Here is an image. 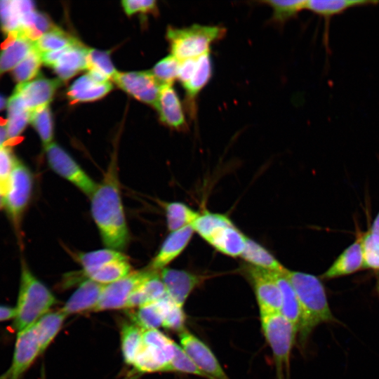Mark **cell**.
Wrapping results in <instances>:
<instances>
[{"instance_id": "52", "label": "cell", "mask_w": 379, "mask_h": 379, "mask_svg": "<svg viewBox=\"0 0 379 379\" xmlns=\"http://www.w3.org/2000/svg\"><path fill=\"white\" fill-rule=\"evenodd\" d=\"M6 104V101L4 98L1 96H0V109H1Z\"/></svg>"}, {"instance_id": "19", "label": "cell", "mask_w": 379, "mask_h": 379, "mask_svg": "<svg viewBox=\"0 0 379 379\" xmlns=\"http://www.w3.org/2000/svg\"><path fill=\"white\" fill-rule=\"evenodd\" d=\"M105 285L91 279L81 281L60 309L67 316L93 312L95 307Z\"/></svg>"}, {"instance_id": "9", "label": "cell", "mask_w": 379, "mask_h": 379, "mask_svg": "<svg viewBox=\"0 0 379 379\" xmlns=\"http://www.w3.org/2000/svg\"><path fill=\"white\" fill-rule=\"evenodd\" d=\"M44 350L39 334L32 324L17 333L10 367L0 379H20Z\"/></svg>"}, {"instance_id": "12", "label": "cell", "mask_w": 379, "mask_h": 379, "mask_svg": "<svg viewBox=\"0 0 379 379\" xmlns=\"http://www.w3.org/2000/svg\"><path fill=\"white\" fill-rule=\"evenodd\" d=\"M178 335L181 347L211 379H230L215 354L204 341L187 329Z\"/></svg>"}, {"instance_id": "6", "label": "cell", "mask_w": 379, "mask_h": 379, "mask_svg": "<svg viewBox=\"0 0 379 379\" xmlns=\"http://www.w3.org/2000/svg\"><path fill=\"white\" fill-rule=\"evenodd\" d=\"M34 178L30 169L18 161L3 192L2 207L19 235L21 221L32 196Z\"/></svg>"}, {"instance_id": "27", "label": "cell", "mask_w": 379, "mask_h": 379, "mask_svg": "<svg viewBox=\"0 0 379 379\" xmlns=\"http://www.w3.org/2000/svg\"><path fill=\"white\" fill-rule=\"evenodd\" d=\"M283 273L274 272L281 293L280 313L299 330L301 319L300 303L293 288Z\"/></svg>"}, {"instance_id": "5", "label": "cell", "mask_w": 379, "mask_h": 379, "mask_svg": "<svg viewBox=\"0 0 379 379\" xmlns=\"http://www.w3.org/2000/svg\"><path fill=\"white\" fill-rule=\"evenodd\" d=\"M224 27L194 24L183 28L169 27L166 38L171 55L182 61L209 53L212 44L225 34Z\"/></svg>"}, {"instance_id": "39", "label": "cell", "mask_w": 379, "mask_h": 379, "mask_svg": "<svg viewBox=\"0 0 379 379\" xmlns=\"http://www.w3.org/2000/svg\"><path fill=\"white\" fill-rule=\"evenodd\" d=\"M29 123L37 131L44 148L53 142V125L49 105L32 112Z\"/></svg>"}, {"instance_id": "24", "label": "cell", "mask_w": 379, "mask_h": 379, "mask_svg": "<svg viewBox=\"0 0 379 379\" xmlns=\"http://www.w3.org/2000/svg\"><path fill=\"white\" fill-rule=\"evenodd\" d=\"M165 286L160 277L159 272L152 275L140 284L129 298L125 309L140 307L159 300L166 295Z\"/></svg>"}, {"instance_id": "33", "label": "cell", "mask_w": 379, "mask_h": 379, "mask_svg": "<svg viewBox=\"0 0 379 379\" xmlns=\"http://www.w3.org/2000/svg\"><path fill=\"white\" fill-rule=\"evenodd\" d=\"M163 205L166 212L167 227L171 232L192 225L199 215L181 202L164 203Z\"/></svg>"}, {"instance_id": "29", "label": "cell", "mask_w": 379, "mask_h": 379, "mask_svg": "<svg viewBox=\"0 0 379 379\" xmlns=\"http://www.w3.org/2000/svg\"><path fill=\"white\" fill-rule=\"evenodd\" d=\"M86 69L93 79L100 82L113 80L119 72L112 62L109 51L93 48H88Z\"/></svg>"}, {"instance_id": "2", "label": "cell", "mask_w": 379, "mask_h": 379, "mask_svg": "<svg viewBox=\"0 0 379 379\" xmlns=\"http://www.w3.org/2000/svg\"><path fill=\"white\" fill-rule=\"evenodd\" d=\"M298 297L301 319L298 330L300 345L304 349L313 331L321 324H340L330 307L326 289L320 277L286 270L283 273Z\"/></svg>"}, {"instance_id": "42", "label": "cell", "mask_w": 379, "mask_h": 379, "mask_svg": "<svg viewBox=\"0 0 379 379\" xmlns=\"http://www.w3.org/2000/svg\"><path fill=\"white\" fill-rule=\"evenodd\" d=\"M8 121L6 129L8 140L18 137L29 122L31 112L13 103H7Z\"/></svg>"}, {"instance_id": "43", "label": "cell", "mask_w": 379, "mask_h": 379, "mask_svg": "<svg viewBox=\"0 0 379 379\" xmlns=\"http://www.w3.org/2000/svg\"><path fill=\"white\" fill-rule=\"evenodd\" d=\"M21 17L17 1H0V23L5 34L8 35L20 29Z\"/></svg>"}, {"instance_id": "7", "label": "cell", "mask_w": 379, "mask_h": 379, "mask_svg": "<svg viewBox=\"0 0 379 379\" xmlns=\"http://www.w3.org/2000/svg\"><path fill=\"white\" fill-rule=\"evenodd\" d=\"M175 343L158 329L144 331L140 350L133 363L136 373L167 372L175 354Z\"/></svg>"}, {"instance_id": "53", "label": "cell", "mask_w": 379, "mask_h": 379, "mask_svg": "<svg viewBox=\"0 0 379 379\" xmlns=\"http://www.w3.org/2000/svg\"><path fill=\"white\" fill-rule=\"evenodd\" d=\"M2 199H3L2 193L0 192V208L2 207Z\"/></svg>"}, {"instance_id": "17", "label": "cell", "mask_w": 379, "mask_h": 379, "mask_svg": "<svg viewBox=\"0 0 379 379\" xmlns=\"http://www.w3.org/2000/svg\"><path fill=\"white\" fill-rule=\"evenodd\" d=\"M364 267L361 234L348 246L320 276L321 279L330 280L354 274Z\"/></svg>"}, {"instance_id": "40", "label": "cell", "mask_w": 379, "mask_h": 379, "mask_svg": "<svg viewBox=\"0 0 379 379\" xmlns=\"http://www.w3.org/2000/svg\"><path fill=\"white\" fill-rule=\"evenodd\" d=\"M262 3L267 4L272 9V20L274 22L282 24L298 13L305 9L306 1H281L270 0L264 1Z\"/></svg>"}, {"instance_id": "50", "label": "cell", "mask_w": 379, "mask_h": 379, "mask_svg": "<svg viewBox=\"0 0 379 379\" xmlns=\"http://www.w3.org/2000/svg\"><path fill=\"white\" fill-rule=\"evenodd\" d=\"M373 234L379 237V211L376 215L372 225L368 229Z\"/></svg>"}, {"instance_id": "35", "label": "cell", "mask_w": 379, "mask_h": 379, "mask_svg": "<svg viewBox=\"0 0 379 379\" xmlns=\"http://www.w3.org/2000/svg\"><path fill=\"white\" fill-rule=\"evenodd\" d=\"M234 225L225 215L208 211L199 214L191 225L194 231L206 241L220 229Z\"/></svg>"}, {"instance_id": "10", "label": "cell", "mask_w": 379, "mask_h": 379, "mask_svg": "<svg viewBox=\"0 0 379 379\" xmlns=\"http://www.w3.org/2000/svg\"><path fill=\"white\" fill-rule=\"evenodd\" d=\"M244 270L253 289L260 315L280 312L281 293L274 272L252 265H248Z\"/></svg>"}, {"instance_id": "47", "label": "cell", "mask_w": 379, "mask_h": 379, "mask_svg": "<svg viewBox=\"0 0 379 379\" xmlns=\"http://www.w3.org/2000/svg\"><path fill=\"white\" fill-rule=\"evenodd\" d=\"M18 161L10 147L5 145L0 147V192L2 195L10 175Z\"/></svg>"}, {"instance_id": "21", "label": "cell", "mask_w": 379, "mask_h": 379, "mask_svg": "<svg viewBox=\"0 0 379 379\" xmlns=\"http://www.w3.org/2000/svg\"><path fill=\"white\" fill-rule=\"evenodd\" d=\"M34 48V42L20 31L8 34L0 53V75L13 69Z\"/></svg>"}, {"instance_id": "23", "label": "cell", "mask_w": 379, "mask_h": 379, "mask_svg": "<svg viewBox=\"0 0 379 379\" xmlns=\"http://www.w3.org/2000/svg\"><path fill=\"white\" fill-rule=\"evenodd\" d=\"M247 237L234 225L217 231L207 241L218 251L230 257L241 256Z\"/></svg>"}, {"instance_id": "22", "label": "cell", "mask_w": 379, "mask_h": 379, "mask_svg": "<svg viewBox=\"0 0 379 379\" xmlns=\"http://www.w3.org/2000/svg\"><path fill=\"white\" fill-rule=\"evenodd\" d=\"M112 88L110 81H98L87 73L72 84L67 89V95L72 103L92 102L105 96Z\"/></svg>"}, {"instance_id": "31", "label": "cell", "mask_w": 379, "mask_h": 379, "mask_svg": "<svg viewBox=\"0 0 379 379\" xmlns=\"http://www.w3.org/2000/svg\"><path fill=\"white\" fill-rule=\"evenodd\" d=\"M67 317L60 310L48 312L34 324L44 351L58 335Z\"/></svg>"}, {"instance_id": "28", "label": "cell", "mask_w": 379, "mask_h": 379, "mask_svg": "<svg viewBox=\"0 0 379 379\" xmlns=\"http://www.w3.org/2000/svg\"><path fill=\"white\" fill-rule=\"evenodd\" d=\"M213 66L210 53L197 58L187 81L182 84L188 98L194 100L211 80Z\"/></svg>"}, {"instance_id": "34", "label": "cell", "mask_w": 379, "mask_h": 379, "mask_svg": "<svg viewBox=\"0 0 379 379\" xmlns=\"http://www.w3.org/2000/svg\"><path fill=\"white\" fill-rule=\"evenodd\" d=\"M79 42L73 36L58 27L44 34L34 42V48L41 53L60 50Z\"/></svg>"}, {"instance_id": "14", "label": "cell", "mask_w": 379, "mask_h": 379, "mask_svg": "<svg viewBox=\"0 0 379 379\" xmlns=\"http://www.w3.org/2000/svg\"><path fill=\"white\" fill-rule=\"evenodd\" d=\"M60 81L58 79L36 78L28 82L18 84L13 95L20 100L25 109L32 113L49 105Z\"/></svg>"}, {"instance_id": "48", "label": "cell", "mask_w": 379, "mask_h": 379, "mask_svg": "<svg viewBox=\"0 0 379 379\" xmlns=\"http://www.w3.org/2000/svg\"><path fill=\"white\" fill-rule=\"evenodd\" d=\"M121 6L126 14H146L157 11V2L152 0H124Z\"/></svg>"}, {"instance_id": "51", "label": "cell", "mask_w": 379, "mask_h": 379, "mask_svg": "<svg viewBox=\"0 0 379 379\" xmlns=\"http://www.w3.org/2000/svg\"><path fill=\"white\" fill-rule=\"evenodd\" d=\"M8 140V135L6 127L0 126V147L5 145V142Z\"/></svg>"}, {"instance_id": "1", "label": "cell", "mask_w": 379, "mask_h": 379, "mask_svg": "<svg viewBox=\"0 0 379 379\" xmlns=\"http://www.w3.org/2000/svg\"><path fill=\"white\" fill-rule=\"evenodd\" d=\"M90 198L91 215L103 244L108 248L123 250L128 242L129 233L114 165L108 168Z\"/></svg>"}, {"instance_id": "45", "label": "cell", "mask_w": 379, "mask_h": 379, "mask_svg": "<svg viewBox=\"0 0 379 379\" xmlns=\"http://www.w3.org/2000/svg\"><path fill=\"white\" fill-rule=\"evenodd\" d=\"M168 371L192 374L205 379H211L196 365L181 346L176 343L175 345V354L169 364Z\"/></svg>"}, {"instance_id": "16", "label": "cell", "mask_w": 379, "mask_h": 379, "mask_svg": "<svg viewBox=\"0 0 379 379\" xmlns=\"http://www.w3.org/2000/svg\"><path fill=\"white\" fill-rule=\"evenodd\" d=\"M194 230L191 225L171 232L162 243L159 251L147 267L159 272L185 250L192 239Z\"/></svg>"}, {"instance_id": "20", "label": "cell", "mask_w": 379, "mask_h": 379, "mask_svg": "<svg viewBox=\"0 0 379 379\" xmlns=\"http://www.w3.org/2000/svg\"><path fill=\"white\" fill-rule=\"evenodd\" d=\"M88 48L80 41L64 48L51 67L60 81H67L79 72L86 69Z\"/></svg>"}, {"instance_id": "13", "label": "cell", "mask_w": 379, "mask_h": 379, "mask_svg": "<svg viewBox=\"0 0 379 379\" xmlns=\"http://www.w3.org/2000/svg\"><path fill=\"white\" fill-rule=\"evenodd\" d=\"M113 81L139 101L156 107L162 86L152 72H118Z\"/></svg>"}, {"instance_id": "49", "label": "cell", "mask_w": 379, "mask_h": 379, "mask_svg": "<svg viewBox=\"0 0 379 379\" xmlns=\"http://www.w3.org/2000/svg\"><path fill=\"white\" fill-rule=\"evenodd\" d=\"M15 316V307L0 305V322L13 319Z\"/></svg>"}, {"instance_id": "41", "label": "cell", "mask_w": 379, "mask_h": 379, "mask_svg": "<svg viewBox=\"0 0 379 379\" xmlns=\"http://www.w3.org/2000/svg\"><path fill=\"white\" fill-rule=\"evenodd\" d=\"M41 54L35 48L13 69V76L18 84L32 80L42 64Z\"/></svg>"}, {"instance_id": "36", "label": "cell", "mask_w": 379, "mask_h": 379, "mask_svg": "<svg viewBox=\"0 0 379 379\" xmlns=\"http://www.w3.org/2000/svg\"><path fill=\"white\" fill-rule=\"evenodd\" d=\"M158 301L163 314L162 326L178 333L185 331L186 316L183 307L175 303L167 293Z\"/></svg>"}, {"instance_id": "15", "label": "cell", "mask_w": 379, "mask_h": 379, "mask_svg": "<svg viewBox=\"0 0 379 379\" xmlns=\"http://www.w3.org/2000/svg\"><path fill=\"white\" fill-rule=\"evenodd\" d=\"M159 274L167 294L182 307L192 291L206 279L203 275L171 268H164Z\"/></svg>"}, {"instance_id": "38", "label": "cell", "mask_w": 379, "mask_h": 379, "mask_svg": "<svg viewBox=\"0 0 379 379\" xmlns=\"http://www.w3.org/2000/svg\"><path fill=\"white\" fill-rule=\"evenodd\" d=\"M131 272L128 259L121 260L102 266L90 274L88 279L102 285H107L126 277Z\"/></svg>"}, {"instance_id": "4", "label": "cell", "mask_w": 379, "mask_h": 379, "mask_svg": "<svg viewBox=\"0 0 379 379\" xmlns=\"http://www.w3.org/2000/svg\"><path fill=\"white\" fill-rule=\"evenodd\" d=\"M260 324L272 352L277 379H289L291 355L298 328L280 312L260 315Z\"/></svg>"}, {"instance_id": "25", "label": "cell", "mask_w": 379, "mask_h": 379, "mask_svg": "<svg viewBox=\"0 0 379 379\" xmlns=\"http://www.w3.org/2000/svg\"><path fill=\"white\" fill-rule=\"evenodd\" d=\"M76 258L82 267L81 271L79 272L82 279L86 278V279L90 274L102 266L114 261L127 259L126 255L119 251L108 248L79 253Z\"/></svg>"}, {"instance_id": "26", "label": "cell", "mask_w": 379, "mask_h": 379, "mask_svg": "<svg viewBox=\"0 0 379 379\" xmlns=\"http://www.w3.org/2000/svg\"><path fill=\"white\" fill-rule=\"evenodd\" d=\"M241 257L250 265L265 270L283 273L286 270L269 251L248 237Z\"/></svg>"}, {"instance_id": "11", "label": "cell", "mask_w": 379, "mask_h": 379, "mask_svg": "<svg viewBox=\"0 0 379 379\" xmlns=\"http://www.w3.org/2000/svg\"><path fill=\"white\" fill-rule=\"evenodd\" d=\"M157 271L145 269L132 272L126 277L105 285L93 312L125 309L133 292Z\"/></svg>"}, {"instance_id": "32", "label": "cell", "mask_w": 379, "mask_h": 379, "mask_svg": "<svg viewBox=\"0 0 379 379\" xmlns=\"http://www.w3.org/2000/svg\"><path fill=\"white\" fill-rule=\"evenodd\" d=\"M143 330L134 323L126 322L121 328V349L125 363L132 365L142 341Z\"/></svg>"}, {"instance_id": "37", "label": "cell", "mask_w": 379, "mask_h": 379, "mask_svg": "<svg viewBox=\"0 0 379 379\" xmlns=\"http://www.w3.org/2000/svg\"><path fill=\"white\" fill-rule=\"evenodd\" d=\"M131 319L142 330L157 329L162 326L163 314L158 300L138 307L131 313Z\"/></svg>"}, {"instance_id": "30", "label": "cell", "mask_w": 379, "mask_h": 379, "mask_svg": "<svg viewBox=\"0 0 379 379\" xmlns=\"http://www.w3.org/2000/svg\"><path fill=\"white\" fill-rule=\"evenodd\" d=\"M378 3V1L366 0H310L306 1L305 9L324 18H331L351 7Z\"/></svg>"}, {"instance_id": "8", "label": "cell", "mask_w": 379, "mask_h": 379, "mask_svg": "<svg viewBox=\"0 0 379 379\" xmlns=\"http://www.w3.org/2000/svg\"><path fill=\"white\" fill-rule=\"evenodd\" d=\"M50 168L91 197L98 184L81 168L76 161L60 145L52 142L45 147Z\"/></svg>"}, {"instance_id": "18", "label": "cell", "mask_w": 379, "mask_h": 379, "mask_svg": "<svg viewBox=\"0 0 379 379\" xmlns=\"http://www.w3.org/2000/svg\"><path fill=\"white\" fill-rule=\"evenodd\" d=\"M161 121L171 128L183 130L187 127L180 100L171 85L163 86L155 107Z\"/></svg>"}, {"instance_id": "3", "label": "cell", "mask_w": 379, "mask_h": 379, "mask_svg": "<svg viewBox=\"0 0 379 379\" xmlns=\"http://www.w3.org/2000/svg\"><path fill=\"white\" fill-rule=\"evenodd\" d=\"M56 302L54 294L22 260L13 329L18 333L29 327L49 312Z\"/></svg>"}, {"instance_id": "46", "label": "cell", "mask_w": 379, "mask_h": 379, "mask_svg": "<svg viewBox=\"0 0 379 379\" xmlns=\"http://www.w3.org/2000/svg\"><path fill=\"white\" fill-rule=\"evenodd\" d=\"M180 61L171 54L159 61L154 67L152 73L163 86L172 85L178 79Z\"/></svg>"}, {"instance_id": "44", "label": "cell", "mask_w": 379, "mask_h": 379, "mask_svg": "<svg viewBox=\"0 0 379 379\" xmlns=\"http://www.w3.org/2000/svg\"><path fill=\"white\" fill-rule=\"evenodd\" d=\"M361 237L364 269L379 272V237L368 230Z\"/></svg>"}]
</instances>
